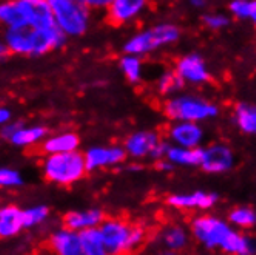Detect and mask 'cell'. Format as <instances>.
Masks as SVG:
<instances>
[{"label":"cell","instance_id":"obj_1","mask_svg":"<svg viewBox=\"0 0 256 255\" xmlns=\"http://www.w3.org/2000/svg\"><path fill=\"white\" fill-rule=\"evenodd\" d=\"M190 233L206 249L226 255H256V238L233 227L218 215H199L190 223Z\"/></svg>","mask_w":256,"mask_h":255},{"label":"cell","instance_id":"obj_2","mask_svg":"<svg viewBox=\"0 0 256 255\" xmlns=\"http://www.w3.org/2000/svg\"><path fill=\"white\" fill-rule=\"evenodd\" d=\"M2 39L11 54L24 58H40L66 45L68 36L58 27L17 25L2 28Z\"/></svg>","mask_w":256,"mask_h":255},{"label":"cell","instance_id":"obj_3","mask_svg":"<svg viewBox=\"0 0 256 255\" xmlns=\"http://www.w3.org/2000/svg\"><path fill=\"white\" fill-rule=\"evenodd\" d=\"M162 113L172 122H207L219 116V107L208 98L193 93H178L162 102Z\"/></svg>","mask_w":256,"mask_h":255},{"label":"cell","instance_id":"obj_4","mask_svg":"<svg viewBox=\"0 0 256 255\" xmlns=\"http://www.w3.org/2000/svg\"><path fill=\"white\" fill-rule=\"evenodd\" d=\"M180 28L173 22H159L148 28H144L128 38L122 51L128 54H136V56H148L162 48H167L176 44L180 39Z\"/></svg>","mask_w":256,"mask_h":255},{"label":"cell","instance_id":"obj_5","mask_svg":"<svg viewBox=\"0 0 256 255\" xmlns=\"http://www.w3.org/2000/svg\"><path fill=\"white\" fill-rule=\"evenodd\" d=\"M88 173L85 156L80 150L45 155L42 175L51 184L68 187L82 181Z\"/></svg>","mask_w":256,"mask_h":255},{"label":"cell","instance_id":"obj_6","mask_svg":"<svg viewBox=\"0 0 256 255\" xmlns=\"http://www.w3.org/2000/svg\"><path fill=\"white\" fill-rule=\"evenodd\" d=\"M99 232L110 255H128L140 247L147 238L144 227L132 224L120 218H105Z\"/></svg>","mask_w":256,"mask_h":255},{"label":"cell","instance_id":"obj_7","mask_svg":"<svg viewBox=\"0 0 256 255\" xmlns=\"http://www.w3.org/2000/svg\"><path fill=\"white\" fill-rule=\"evenodd\" d=\"M54 24H56L66 36L82 38L90 31L93 21V10L84 5L79 0H48Z\"/></svg>","mask_w":256,"mask_h":255},{"label":"cell","instance_id":"obj_8","mask_svg":"<svg viewBox=\"0 0 256 255\" xmlns=\"http://www.w3.org/2000/svg\"><path fill=\"white\" fill-rule=\"evenodd\" d=\"M234 152L226 142H212L200 147L199 167L210 175H222L234 167Z\"/></svg>","mask_w":256,"mask_h":255},{"label":"cell","instance_id":"obj_9","mask_svg":"<svg viewBox=\"0 0 256 255\" xmlns=\"http://www.w3.org/2000/svg\"><path fill=\"white\" fill-rule=\"evenodd\" d=\"M86 169L90 172H98L105 169L119 167L128 159L124 145H91L84 152Z\"/></svg>","mask_w":256,"mask_h":255},{"label":"cell","instance_id":"obj_10","mask_svg":"<svg viewBox=\"0 0 256 255\" xmlns=\"http://www.w3.org/2000/svg\"><path fill=\"white\" fill-rule=\"evenodd\" d=\"M162 141L160 133L156 130H136L125 138L122 145L128 158L133 161H142L153 159V155Z\"/></svg>","mask_w":256,"mask_h":255},{"label":"cell","instance_id":"obj_11","mask_svg":"<svg viewBox=\"0 0 256 255\" xmlns=\"http://www.w3.org/2000/svg\"><path fill=\"white\" fill-rule=\"evenodd\" d=\"M19 25L52 27L54 17L48 0H12ZM17 27V25H16Z\"/></svg>","mask_w":256,"mask_h":255},{"label":"cell","instance_id":"obj_12","mask_svg":"<svg viewBox=\"0 0 256 255\" xmlns=\"http://www.w3.org/2000/svg\"><path fill=\"white\" fill-rule=\"evenodd\" d=\"M174 70L186 85H206L212 79L208 64L199 53L180 56L174 64Z\"/></svg>","mask_w":256,"mask_h":255},{"label":"cell","instance_id":"obj_13","mask_svg":"<svg viewBox=\"0 0 256 255\" xmlns=\"http://www.w3.org/2000/svg\"><path fill=\"white\" fill-rule=\"evenodd\" d=\"M219 201V195L210 190H192V192H178L168 196L167 203L176 210H212Z\"/></svg>","mask_w":256,"mask_h":255},{"label":"cell","instance_id":"obj_14","mask_svg":"<svg viewBox=\"0 0 256 255\" xmlns=\"http://www.w3.org/2000/svg\"><path fill=\"white\" fill-rule=\"evenodd\" d=\"M206 138V132L198 122H172L167 129V141L173 145L188 149H199L202 147Z\"/></svg>","mask_w":256,"mask_h":255},{"label":"cell","instance_id":"obj_15","mask_svg":"<svg viewBox=\"0 0 256 255\" xmlns=\"http://www.w3.org/2000/svg\"><path fill=\"white\" fill-rule=\"evenodd\" d=\"M148 7V0H113L106 8V19L116 27L134 22Z\"/></svg>","mask_w":256,"mask_h":255},{"label":"cell","instance_id":"obj_16","mask_svg":"<svg viewBox=\"0 0 256 255\" xmlns=\"http://www.w3.org/2000/svg\"><path fill=\"white\" fill-rule=\"evenodd\" d=\"M50 249L52 255H85L80 232L65 226L52 230L50 235Z\"/></svg>","mask_w":256,"mask_h":255},{"label":"cell","instance_id":"obj_17","mask_svg":"<svg viewBox=\"0 0 256 255\" xmlns=\"http://www.w3.org/2000/svg\"><path fill=\"white\" fill-rule=\"evenodd\" d=\"M105 212L99 207H88L82 210H71L65 213L64 216V226L76 230V232H84L88 229H94L102 224L105 220Z\"/></svg>","mask_w":256,"mask_h":255},{"label":"cell","instance_id":"obj_18","mask_svg":"<svg viewBox=\"0 0 256 255\" xmlns=\"http://www.w3.org/2000/svg\"><path fill=\"white\" fill-rule=\"evenodd\" d=\"M79 149H80V136L76 132H70V130L48 135L40 144V152L44 155L76 152Z\"/></svg>","mask_w":256,"mask_h":255},{"label":"cell","instance_id":"obj_19","mask_svg":"<svg viewBox=\"0 0 256 255\" xmlns=\"http://www.w3.org/2000/svg\"><path fill=\"white\" fill-rule=\"evenodd\" d=\"M25 230L22 207L8 204L0 207V240H11Z\"/></svg>","mask_w":256,"mask_h":255},{"label":"cell","instance_id":"obj_20","mask_svg":"<svg viewBox=\"0 0 256 255\" xmlns=\"http://www.w3.org/2000/svg\"><path fill=\"white\" fill-rule=\"evenodd\" d=\"M190 230L179 224H170L159 233V243L167 252L179 253L190 244Z\"/></svg>","mask_w":256,"mask_h":255},{"label":"cell","instance_id":"obj_21","mask_svg":"<svg viewBox=\"0 0 256 255\" xmlns=\"http://www.w3.org/2000/svg\"><path fill=\"white\" fill-rule=\"evenodd\" d=\"M233 122L241 133L256 136V104L238 102L233 108Z\"/></svg>","mask_w":256,"mask_h":255},{"label":"cell","instance_id":"obj_22","mask_svg":"<svg viewBox=\"0 0 256 255\" xmlns=\"http://www.w3.org/2000/svg\"><path fill=\"white\" fill-rule=\"evenodd\" d=\"M50 135V130L46 125L38 124V125H22L19 130H17L10 142L16 147H32V145L42 144V141Z\"/></svg>","mask_w":256,"mask_h":255},{"label":"cell","instance_id":"obj_23","mask_svg":"<svg viewBox=\"0 0 256 255\" xmlns=\"http://www.w3.org/2000/svg\"><path fill=\"white\" fill-rule=\"evenodd\" d=\"M164 159H167L173 167H199L200 147L188 149V147H180V145L170 144L167 155Z\"/></svg>","mask_w":256,"mask_h":255},{"label":"cell","instance_id":"obj_24","mask_svg":"<svg viewBox=\"0 0 256 255\" xmlns=\"http://www.w3.org/2000/svg\"><path fill=\"white\" fill-rule=\"evenodd\" d=\"M119 68H120V73L124 75V78L130 84L138 85L142 82V79H144V61L140 56L124 53L119 59Z\"/></svg>","mask_w":256,"mask_h":255},{"label":"cell","instance_id":"obj_25","mask_svg":"<svg viewBox=\"0 0 256 255\" xmlns=\"http://www.w3.org/2000/svg\"><path fill=\"white\" fill-rule=\"evenodd\" d=\"M156 92L162 98H170L182 92V88L186 87L184 81L180 79V76L176 73L174 68L162 71L159 78L156 79Z\"/></svg>","mask_w":256,"mask_h":255},{"label":"cell","instance_id":"obj_26","mask_svg":"<svg viewBox=\"0 0 256 255\" xmlns=\"http://www.w3.org/2000/svg\"><path fill=\"white\" fill-rule=\"evenodd\" d=\"M227 220L236 229L250 230L256 227V210L250 206H236L228 212Z\"/></svg>","mask_w":256,"mask_h":255},{"label":"cell","instance_id":"obj_27","mask_svg":"<svg viewBox=\"0 0 256 255\" xmlns=\"http://www.w3.org/2000/svg\"><path fill=\"white\" fill-rule=\"evenodd\" d=\"M24 213V226L25 230H31L36 227H40L48 223L51 218V209L46 204H34L30 207L22 209Z\"/></svg>","mask_w":256,"mask_h":255},{"label":"cell","instance_id":"obj_28","mask_svg":"<svg viewBox=\"0 0 256 255\" xmlns=\"http://www.w3.org/2000/svg\"><path fill=\"white\" fill-rule=\"evenodd\" d=\"M80 238H82V246H84L85 255H110V252L106 250L105 243L102 240L99 227L80 232Z\"/></svg>","mask_w":256,"mask_h":255},{"label":"cell","instance_id":"obj_29","mask_svg":"<svg viewBox=\"0 0 256 255\" xmlns=\"http://www.w3.org/2000/svg\"><path fill=\"white\" fill-rule=\"evenodd\" d=\"M228 11L240 21H248L256 27V0H232Z\"/></svg>","mask_w":256,"mask_h":255},{"label":"cell","instance_id":"obj_30","mask_svg":"<svg viewBox=\"0 0 256 255\" xmlns=\"http://www.w3.org/2000/svg\"><path fill=\"white\" fill-rule=\"evenodd\" d=\"M25 184L24 175L12 167H0V189H17Z\"/></svg>","mask_w":256,"mask_h":255},{"label":"cell","instance_id":"obj_31","mask_svg":"<svg viewBox=\"0 0 256 255\" xmlns=\"http://www.w3.org/2000/svg\"><path fill=\"white\" fill-rule=\"evenodd\" d=\"M202 24L212 31H221L230 27L232 19L226 13H207L202 16Z\"/></svg>","mask_w":256,"mask_h":255},{"label":"cell","instance_id":"obj_32","mask_svg":"<svg viewBox=\"0 0 256 255\" xmlns=\"http://www.w3.org/2000/svg\"><path fill=\"white\" fill-rule=\"evenodd\" d=\"M24 124H25L24 121H12V119H11L10 122H6L5 125L0 127V138L10 142V139L12 138V135H14L17 130H19Z\"/></svg>","mask_w":256,"mask_h":255},{"label":"cell","instance_id":"obj_33","mask_svg":"<svg viewBox=\"0 0 256 255\" xmlns=\"http://www.w3.org/2000/svg\"><path fill=\"white\" fill-rule=\"evenodd\" d=\"M84 5H86L91 10H106L110 5H112L113 0H79Z\"/></svg>","mask_w":256,"mask_h":255},{"label":"cell","instance_id":"obj_34","mask_svg":"<svg viewBox=\"0 0 256 255\" xmlns=\"http://www.w3.org/2000/svg\"><path fill=\"white\" fill-rule=\"evenodd\" d=\"M12 119V112L8 107H0V127L5 125L6 122H10Z\"/></svg>","mask_w":256,"mask_h":255},{"label":"cell","instance_id":"obj_35","mask_svg":"<svg viewBox=\"0 0 256 255\" xmlns=\"http://www.w3.org/2000/svg\"><path fill=\"white\" fill-rule=\"evenodd\" d=\"M156 167H158L160 172H170V170L174 169L167 159H159V161H156Z\"/></svg>","mask_w":256,"mask_h":255},{"label":"cell","instance_id":"obj_36","mask_svg":"<svg viewBox=\"0 0 256 255\" xmlns=\"http://www.w3.org/2000/svg\"><path fill=\"white\" fill-rule=\"evenodd\" d=\"M10 50H8V47H6V44L4 42V39H2V36H0V62L2 61H5L8 56H10Z\"/></svg>","mask_w":256,"mask_h":255},{"label":"cell","instance_id":"obj_37","mask_svg":"<svg viewBox=\"0 0 256 255\" xmlns=\"http://www.w3.org/2000/svg\"><path fill=\"white\" fill-rule=\"evenodd\" d=\"M207 2H208V0H188V4L193 8H198V10H202L207 5Z\"/></svg>","mask_w":256,"mask_h":255},{"label":"cell","instance_id":"obj_38","mask_svg":"<svg viewBox=\"0 0 256 255\" xmlns=\"http://www.w3.org/2000/svg\"><path fill=\"white\" fill-rule=\"evenodd\" d=\"M164 255H178V253H174V252H167V250H166V253H164Z\"/></svg>","mask_w":256,"mask_h":255},{"label":"cell","instance_id":"obj_39","mask_svg":"<svg viewBox=\"0 0 256 255\" xmlns=\"http://www.w3.org/2000/svg\"><path fill=\"white\" fill-rule=\"evenodd\" d=\"M32 255H46V253H44V252H36V253H32Z\"/></svg>","mask_w":256,"mask_h":255},{"label":"cell","instance_id":"obj_40","mask_svg":"<svg viewBox=\"0 0 256 255\" xmlns=\"http://www.w3.org/2000/svg\"><path fill=\"white\" fill-rule=\"evenodd\" d=\"M0 34H2V27H0Z\"/></svg>","mask_w":256,"mask_h":255}]
</instances>
